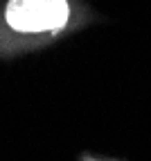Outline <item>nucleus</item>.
Returning <instances> with one entry per match:
<instances>
[{
    "mask_svg": "<svg viewBox=\"0 0 151 161\" xmlns=\"http://www.w3.org/2000/svg\"><path fill=\"white\" fill-rule=\"evenodd\" d=\"M68 0H9L5 18L16 32H52L66 25Z\"/></svg>",
    "mask_w": 151,
    "mask_h": 161,
    "instance_id": "f257e3e1",
    "label": "nucleus"
}]
</instances>
